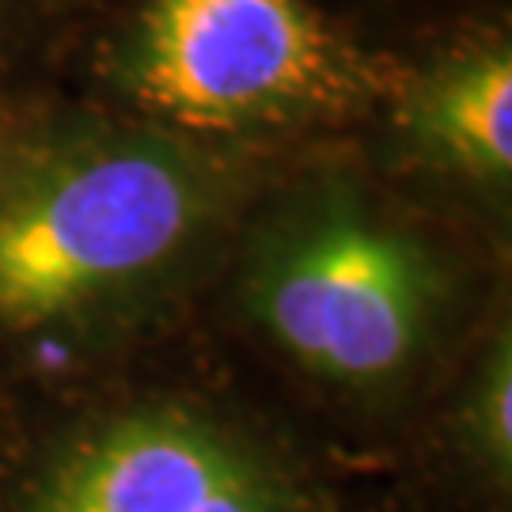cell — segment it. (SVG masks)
<instances>
[{"label":"cell","instance_id":"obj_2","mask_svg":"<svg viewBox=\"0 0 512 512\" xmlns=\"http://www.w3.org/2000/svg\"><path fill=\"white\" fill-rule=\"evenodd\" d=\"M129 80L171 122L232 129L334 95L346 54L308 0H145Z\"/></svg>","mask_w":512,"mask_h":512},{"label":"cell","instance_id":"obj_1","mask_svg":"<svg viewBox=\"0 0 512 512\" xmlns=\"http://www.w3.org/2000/svg\"><path fill=\"white\" fill-rule=\"evenodd\" d=\"M202 186L164 148L61 164L0 209V319L38 327L160 266L194 228Z\"/></svg>","mask_w":512,"mask_h":512},{"label":"cell","instance_id":"obj_6","mask_svg":"<svg viewBox=\"0 0 512 512\" xmlns=\"http://www.w3.org/2000/svg\"><path fill=\"white\" fill-rule=\"evenodd\" d=\"M478 437L490 463L509 467L512 459V368L509 346H501L497 361L490 365L482 391H478Z\"/></svg>","mask_w":512,"mask_h":512},{"label":"cell","instance_id":"obj_4","mask_svg":"<svg viewBox=\"0 0 512 512\" xmlns=\"http://www.w3.org/2000/svg\"><path fill=\"white\" fill-rule=\"evenodd\" d=\"M31 512H281L239 444L194 418L141 414L84 440Z\"/></svg>","mask_w":512,"mask_h":512},{"label":"cell","instance_id":"obj_3","mask_svg":"<svg viewBox=\"0 0 512 512\" xmlns=\"http://www.w3.org/2000/svg\"><path fill=\"white\" fill-rule=\"evenodd\" d=\"M425 296V270L403 239L338 217L293 243L270 270L262 319L308 368L365 384L410 357Z\"/></svg>","mask_w":512,"mask_h":512},{"label":"cell","instance_id":"obj_5","mask_svg":"<svg viewBox=\"0 0 512 512\" xmlns=\"http://www.w3.org/2000/svg\"><path fill=\"white\" fill-rule=\"evenodd\" d=\"M414 126L475 175H505L512 167V61L490 50L437 73L414 107Z\"/></svg>","mask_w":512,"mask_h":512}]
</instances>
